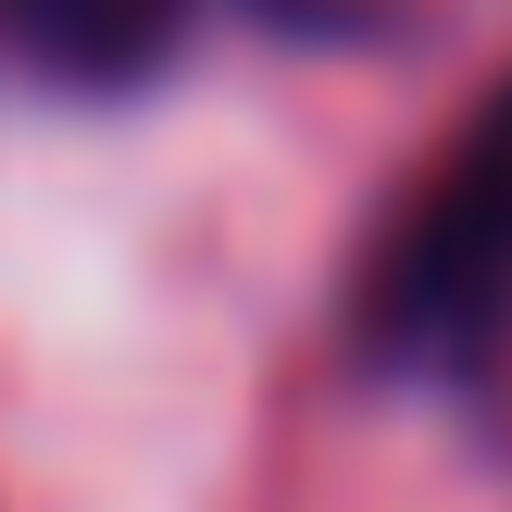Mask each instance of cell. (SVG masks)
I'll use <instances>...</instances> for the list:
<instances>
[{
  "instance_id": "obj_1",
  "label": "cell",
  "mask_w": 512,
  "mask_h": 512,
  "mask_svg": "<svg viewBox=\"0 0 512 512\" xmlns=\"http://www.w3.org/2000/svg\"><path fill=\"white\" fill-rule=\"evenodd\" d=\"M500 325H512V100L388 238V263L363 288V350L438 375V363H475Z\"/></svg>"
},
{
  "instance_id": "obj_2",
  "label": "cell",
  "mask_w": 512,
  "mask_h": 512,
  "mask_svg": "<svg viewBox=\"0 0 512 512\" xmlns=\"http://www.w3.org/2000/svg\"><path fill=\"white\" fill-rule=\"evenodd\" d=\"M188 25V0H0V38L38 75H75V88H125L150 75Z\"/></svg>"
},
{
  "instance_id": "obj_3",
  "label": "cell",
  "mask_w": 512,
  "mask_h": 512,
  "mask_svg": "<svg viewBox=\"0 0 512 512\" xmlns=\"http://www.w3.org/2000/svg\"><path fill=\"white\" fill-rule=\"evenodd\" d=\"M250 13H263L275 38H375L388 0H250Z\"/></svg>"
}]
</instances>
